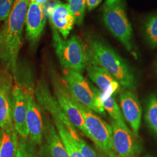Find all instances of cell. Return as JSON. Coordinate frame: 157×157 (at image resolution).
I'll return each instance as SVG.
<instances>
[{
	"mask_svg": "<svg viewBox=\"0 0 157 157\" xmlns=\"http://www.w3.org/2000/svg\"><path fill=\"white\" fill-rule=\"evenodd\" d=\"M13 88L11 76L6 72L0 73V128L13 122L12 117Z\"/></svg>",
	"mask_w": 157,
	"mask_h": 157,
	"instance_id": "cell-15",
	"label": "cell"
},
{
	"mask_svg": "<svg viewBox=\"0 0 157 157\" xmlns=\"http://www.w3.org/2000/svg\"><path fill=\"white\" fill-rule=\"evenodd\" d=\"M155 66H156V70H157V61H156V65H155Z\"/></svg>",
	"mask_w": 157,
	"mask_h": 157,
	"instance_id": "cell-29",
	"label": "cell"
},
{
	"mask_svg": "<svg viewBox=\"0 0 157 157\" xmlns=\"http://www.w3.org/2000/svg\"><path fill=\"white\" fill-rule=\"evenodd\" d=\"M74 141L84 157H99L95 150L87 144L81 137L77 140H74Z\"/></svg>",
	"mask_w": 157,
	"mask_h": 157,
	"instance_id": "cell-23",
	"label": "cell"
},
{
	"mask_svg": "<svg viewBox=\"0 0 157 157\" xmlns=\"http://www.w3.org/2000/svg\"><path fill=\"white\" fill-rule=\"evenodd\" d=\"M145 120L148 128L157 137V95L151 94L146 101Z\"/></svg>",
	"mask_w": 157,
	"mask_h": 157,
	"instance_id": "cell-20",
	"label": "cell"
},
{
	"mask_svg": "<svg viewBox=\"0 0 157 157\" xmlns=\"http://www.w3.org/2000/svg\"><path fill=\"white\" fill-rule=\"evenodd\" d=\"M91 86L95 94L97 100L103 107L104 110H105L109 113L112 118V120L122 126H127L125 123V120L121 112L120 107H119L113 97H105L98 89L95 88L94 86L91 84Z\"/></svg>",
	"mask_w": 157,
	"mask_h": 157,
	"instance_id": "cell-18",
	"label": "cell"
},
{
	"mask_svg": "<svg viewBox=\"0 0 157 157\" xmlns=\"http://www.w3.org/2000/svg\"><path fill=\"white\" fill-rule=\"evenodd\" d=\"M50 77L55 98L59 107L75 127L77 128L83 135L89 138L84 118L79 110L76 100L71 94L63 81L56 73L52 71L51 73Z\"/></svg>",
	"mask_w": 157,
	"mask_h": 157,
	"instance_id": "cell-7",
	"label": "cell"
},
{
	"mask_svg": "<svg viewBox=\"0 0 157 157\" xmlns=\"http://www.w3.org/2000/svg\"><path fill=\"white\" fill-rule=\"evenodd\" d=\"M12 117L14 128L22 138L29 137L27 125V99L25 89L19 83L13 85L12 101Z\"/></svg>",
	"mask_w": 157,
	"mask_h": 157,
	"instance_id": "cell-10",
	"label": "cell"
},
{
	"mask_svg": "<svg viewBox=\"0 0 157 157\" xmlns=\"http://www.w3.org/2000/svg\"><path fill=\"white\" fill-rule=\"evenodd\" d=\"M48 15L53 28L61 34L64 39H67L76 23L68 5L58 2L50 8Z\"/></svg>",
	"mask_w": 157,
	"mask_h": 157,
	"instance_id": "cell-14",
	"label": "cell"
},
{
	"mask_svg": "<svg viewBox=\"0 0 157 157\" xmlns=\"http://www.w3.org/2000/svg\"><path fill=\"white\" fill-rule=\"evenodd\" d=\"M46 23L44 5L35 2H29L26 17V38L32 44L40 39Z\"/></svg>",
	"mask_w": 157,
	"mask_h": 157,
	"instance_id": "cell-12",
	"label": "cell"
},
{
	"mask_svg": "<svg viewBox=\"0 0 157 157\" xmlns=\"http://www.w3.org/2000/svg\"><path fill=\"white\" fill-rule=\"evenodd\" d=\"M29 0H14L11 11L0 32V59L16 75Z\"/></svg>",
	"mask_w": 157,
	"mask_h": 157,
	"instance_id": "cell-1",
	"label": "cell"
},
{
	"mask_svg": "<svg viewBox=\"0 0 157 157\" xmlns=\"http://www.w3.org/2000/svg\"><path fill=\"white\" fill-rule=\"evenodd\" d=\"M27 99V125L29 137L34 145H40L43 139L44 121L41 108L35 98L33 89L25 90Z\"/></svg>",
	"mask_w": 157,
	"mask_h": 157,
	"instance_id": "cell-9",
	"label": "cell"
},
{
	"mask_svg": "<svg viewBox=\"0 0 157 157\" xmlns=\"http://www.w3.org/2000/svg\"><path fill=\"white\" fill-rule=\"evenodd\" d=\"M63 81L73 98L91 111L105 115V110L97 100L95 94L82 73L65 70Z\"/></svg>",
	"mask_w": 157,
	"mask_h": 157,
	"instance_id": "cell-6",
	"label": "cell"
},
{
	"mask_svg": "<svg viewBox=\"0 0 157 157\" xmlns=\"http://www.w3.org/2000/svg\"><path fill=\"white\" fill-rule=\"evenodd\" d=\"M52 39L56 56L65 70L83 72L89 66L90 60L88 51L80 40L75 36L67 40L63 39L54 28L52 30Z\"/></svg>",
	"mask_w": 157,
	"mask_h": 157,
	"instance_id": "cell-3",
	"label": "cell"
},
{
	"mask_svg": "<svg viewBox=\"0 0 157 157\" xmlns=\"http://www.w3.org/2000/svg\"><path fill=\"white\" fill-rule=\"evenodd\" d=\"M90 79L96 84L105 97L113 96L117 93L121 85L111 74L99 66L90 65L86 67Z\"/></svg>",
	"mask_w": 157,
	"mask_h": 157,
	"instance_id": "cell-16",
	"label": "cell"
},
{
	"mask_svg": "<svg viewBox=\"0 0 157 157\" xmlns=\"http://www.w3.org/2000/svg\"><path fill=\"white\" fill-rule=\"evenodd\" d=\"M112 144L117 157H137L143 151V144L127 126L111 121Z\"/></svg>",
	"mask_w": 157,
	"mask_h": 157,
	"instance_id": "cell-8",
	"label": "cell"
},
{
	"mask_svg": "<svg viewBox=\"0 0 157 157\" xmlns=\"http://www.w3.org/2000/svg\"><path fill=\"white\" fill-rule=\"evenodd\" d=\"M79 110L84 118L89 139L109 157H117L112 144V129L111 125L96 115L93 111L76 101Z\"/></svg>",
	"mask_w": 157,
	"mask_h": 157,
	"instance_id": "cell-5",
	"label": "cell"
},
{
	"mask_svg": "<svg viewBox=\"0 0 157 157\" xmlns=\"http://www.w3.org/2000/svg\"><path fill=\"white\" fill-rule=\"evenodd\" d=\"M0 140H1V131H0Z\"/></svg>",
	"mask_w": 157,
	"mask_h": 157,
	"instance_id": "cell-30",
	"label": "cell"
},
{
	"mask_svg": "<svg viewBox=\"0 0 157 157\" xmlns=\"http://www.w3.org/2000/svg\"><path fill=\"white\" fill-rule=\"evenodd\" d=\"M43 151L46 157H69L67 151L54 122L48 117L43 118Z\"/></svg>",
	"mask_w": 157,
	"mask_h": 157,
	"instance_id": "cell-13",
	"label": "cell"
},
{
	"mask_svg": "<svg viewBox=\"0 0 157 157\" xmlns=\"http://www.w3.org/2000/svg\"><path fill=\"white\" fill-rule=\"evenodd\" d=\"M50 0H29V2H35L37 3H40L43 4H45L47 2H48Z\"/></svg>",
	"mask_w": 157,
	"mask_h": 157,
	"instance_id": "cell-27",
	"label": "cell"
},
{
	"mask_svg": "<svg viewBox=\"0 0 157 157\" xmlns=\"http://www.w3.org/2000/svg\"><path fill=\"white\" fill-rule=\"evenodd\" d=\"M119 97L124 119L129 124L135 136L139 137L142 116V108L139 100L132 91L126 89L120 93Z\"/></svg>",
	"mask_w": 157,
	"mask_h": 157,
	"instance_id": "cell-11",
	"label": "cell"
},
{
	"mask_svg": "<svg viewBox=\"0 0 157 157\" xmlns=\"http://www.w3.org/2000/svg\"><path fill=\"white\" fill-rule=\"evenodd\" d=\"M14 0H0V21L6 20L9 16Z\"/></svg>",
	"mask_w": 157,
	"mask_h": 157,
	"instance_id": "cell-24",
	"label": "cell"
},
{
	"mask_svg": "<svg viewBox=\"0 0 157 157\" xmlns=\"http://www.w3.org/2000/svg\"><path fill=\"white\" fill-rule=\"evenodd\" d=\"M103 10L102 20L106 28L126 50L136 57L133 32L127 15L124 0Z\"/></svg>",
	"mask_w": 157,
	"mask_h": 157,
	"instance_id": "cell-4",
	"label": "cell"
},
{
	"mask_svg": "<svg viewBox=\"0 0 157 157\" xmlns=\"http://www.w3.org/2000/svg\"><path fill=\"white\" fill-rule=\"evenodd\" d=\"M102 0H86V6L88 11H92L100 4Z\"/></svg>",
	"mask_w": 157,
	"mask_h": 157,
	"instance_id": "cell-25",
	"label": "cell"
},
{
	"mask_svg": "<svg viewBox=\"0 0 157 157\" xmlns=\"http://www.w3.org/2000/svg\"><path fill=\"white\" fill-rule=\"evenodd\" d=\"M69 8L75 19L76 23L81 25L84 20L86 0H67Z\"/></svg>",
	"mask_w": 157,
	"mask_h": 157,
	"instance_id": "cell-21",
	"label": "cell"
},
{
	"mask_svg": "<svg viewBox=\"0 0 157 157\" xmlns=\"http://www.w3.org/2000/svg\"><path fill=\"white\" fill-rule=\"evenodd\" d=\"M154 157V156H152L151 155H150V154H146L145 155H144L143 157Z\"/></svg>",
	"mask_w": 157,
	"mask_h": 157,
	"instance_id": "cell-28",
	"label": "cell"
},
{
	"mask_svg": "<svg viewBox=\"0 0 157 157\" xmlns=\"http://www.w3.org/2000/svg\"><path fill=\"white\" fill-rule=\"evenodd\" d=\"M141 33L147 43L154 48L157 47V13L146 17L141 25Z\"/></svg>",
	"mask_w": 157,
	"mask_h": 157,
	"instance_id": "cell-19",
	"label": "cell"
},
{
	"mask_svg": "<svg viewBox=\"0 0 157 157\" xmlns=\"http://www.w3.org/2000/svg\"><path fill=\"white\" fill-rule=\"evenodd\" d=\"M16 157H39L35 145L28 138L19 139V146Z\"/></svg>",
	"mask_w": 157,
	"mask_h": 157,
	"instance_id": "cell-22",
	"label": "cell"
},
{
	"mask_svg": "<svg viewBox=\"0 0 157 157\" xmlns=\"http://www.w3.org/2000/svg\"><path fill=\"white\" fill-rule=\"evenodd\" d=\"M121 1L122 0H106L103 6V10L108 9L113 6H115Z\"/></svg>",
	"mask_w": 157,
	"mask_h": 157,
	"instance_id": "cell-26",
	"label": "cell"
},
{
	"mask_svg": "<svg viewBox=\"0 0 157 157\" xmlns=\"http://www.w3.org/2000/svg\"><path fill=\"white\" fill-rule=\"evenodd\" d=\"M91 65L102 67L126 90H135L136 78L132 67L100 37H91L88 51Z\"/></svg>",
	"mask_w": 157,
	"mask_h": 157,
	"instance_id": "cell-2",
	"label": "cell"
},
{
	"mask_svg": "<svg viewBox=\"0 0 157 157\" xmlns=\"http://www.w3.org/2000/svg\"><path fill=\"white\" fill-rule=\"evenodd\" d=\"M0 131V157H16L19 139L13 122L1 128Z\"/></svg>",
	"mask_w": 157,
	"mask_h": 157,
	"instance_id": "cell-17",
	"label": "cell"
}]
</instances>
